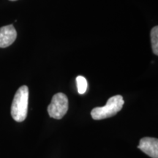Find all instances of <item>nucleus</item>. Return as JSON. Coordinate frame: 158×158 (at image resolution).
<instances>
[{
	"label": "nucleus",
	"instance_id": "obj_1",
	"mask_svg": "<svg viewBox=\"0 0 158 158\" xmlns=\"http://www.w3.org/2000/svg\"><path fill=\"white\" fill-rule=\"evenodd\" d=\"M28 100V87L27 86H21L17 90L11 106V116L15 121L21 122L27 118Z\"/></svg>",
	"mask_w": 158,
	"mask_h": 158
},
{
	"label": "nucleus",
	"instance_id": "obj_2",
	"mask_svg": "<svg viewBox=\"0 0 158 158\" xmlns=\"http://www.w3.org/2000/svg\"><path fill=\"white\" fill-rule=\"evenodd\" d=\"M124 99L122 95H116L109 98L103 107L94 108L91 111V116L94 120H101L115 116L122 110L124 106Z\"/></svg>",
	"mask_w": 158,
	"mask_h": 158
},
{
	"label": "nucleus",
	"instance_id": "obj_3",
	"mask_svg": "<svg viewBox=\"0 0 158 158\" xmlns=\"http://www.w3.org/2000/svg\"><path fill=\"white\" fill-rule=\"evenodd\" d=\"M68 110V99L64 93L54 94L48 107V113L51 118L61 119Z\"/></svg>",
	"mask_w": 158,
	"mask_h": 158
},
{
	"label": "nucleus",
	"instance_id": "obj_4",
	"mask_svg": "<svg viewBox=\"0 0 158 158\" xmlns=\"http://www.w3.org/2000/svg\"><path fill=\"white\" fill-rule=\"evenodd\" d=\"M138 148L152 158H158V140L155 138H141Z\"/></svg>",
	"mask_w": 158,
	"mask_h": 158
},
{
	"label": "nucleus",
	"instance_id": "obj_5",
	"mask_svg": "<svg viewBox=\"0 0 158 158\" xmlns=\"http://www.w3.org/2000/svg\"><path fill=\"white\" fill-rule=\"evenodd\" d=\"M17 32L13 25L5 26L0 28V48H7L15 42Z\"/></svg>",
	"mask_w": 158,
	"mask_h": 158
},
{
	"label": "nucleus",
	"instance_id": "obj_6",
	"mask_svg": "<svg viewBox=\"0 0 158 158\" xmlns=\"http://www.w3.org/2000/svg\"><path fill=\"white\" fill-rule=\"evenodd\" d=\"M151 43L153 53L156 56L158 55V27L155 26L151 31Z\"/></svg>",
	"mask_w": 158,
	"mask_h": 158
},
{
	"label": "nucleus",
	"instance_id": "obj_7",
	"mask_svg": "<svg viewBox=\"0 0 158 158\" xmlns=\"http://www.w3.org/2000/svg\"><path fill=\"white\" fill-rule=\"evenodd\" d=\"M76 84L78 93L81 94H84L86 92V89H87V81H86V79L84 76H77Z\"/></svg>",
	"mask_w": 158,
	"mask_h": 158
},
{
	"label": "nucleus",
	"instance_id": "obj_8",
	"mask_svg": "<svg viewBox=\"0 0 158 158\" xmlns=\"http://www.w3.org/2000/svg\"><path fill=\"white\" fill-rule=\"evenodd\" d=\"M10 1H17V0H10Z\"/></svg>",
	"mask_w": 158,
	"mask_h": 158
}]
</instances>
